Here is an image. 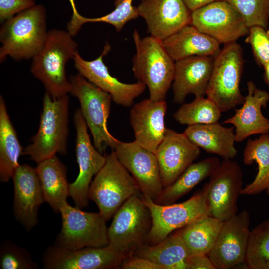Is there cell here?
<instances>
[{
    "instance_id": "6da1fadb",
    "label": "cell",
    "mask_w": 269,
    "mask_h": 269,
    "mask_svg": "<svg viewBox=\"0 0 269 269\" xmlns=\"http://www.w3.org/2000/svg\"><path fill=\"white\" fill-rule=\"evenodd\" d=\"M68 32L59 29L48 31L46 41L32 58L31 72L43 84L53 99L70 93L71 83L66 77V65L77 50L78 44Z\"/></svg>"
},
{
    "instance_id": "7a4b0ae2",
    "label": "cell",
    "mask_w": 269,
    "mask_h": 269,
    "mask_svg": "<svg viewBox=\"0 0 269 269\" xmlns=\"http://www.w3.org/2000/svg\"><path fill=\"white\" fill-rule=\"evenodd\" d=\"M46 10L41 4L4 21L0 29V62L7 56L16 61L33 58L47 39Z\"/></svg>"
},
{
    "instance_id": "3957f363",
    "label": "cell",
    "mask_w": 269,
    "mask_h": 269,
    "mask_svg": "<svg viewBox=\"0 0 269 269\" xmlns=\"http://www.w3.org/2000/svg\"><path fill=\"white\" fill-rule=\"evenodd\" d=\"M133 38L136 48L132 59L134 77L148 88L151 99L165 100L173 81L175 62L162 41L152 36L141 38L136 29Z\"/></svg>"
},
{
    "instance_id": "277c9868",
    "label": "cell",
    "mask_w": 269,
    "mask_h": 269,
    "mask_svg": "<svg viewBox=\"0 0 269 269\" xmlns=\"http://www.w3.org/2000/svg\"><path fill=\"white\" fill-rule=\"evenodd\" d=\"M69 97L53 99L45 92L37 133L32 142L25 147L22 155L28 156L37 163L59 153L67 152Z\"/></svg>"
},
{
    "instance_id": "5b68a950",
    "label": "cell",
    "mask_w": 269,
    "mask_h": 269,
    "mask_svg": "<svg viewBox=\"0 0 269 269\" xmlns=\"http://www.w3.org/2000/svg\"><path fill=\"white\" fill-rule=\"evenodd\" d=\"M140 191L136 181L113 151L106 155L104 165L91 182L88 198L95 202L99 212L108 221L126 200Z\"/></svg>"
},
{
    "instance_id": "8992f818",
    "label": "cell",
    "mask_w": 269,
    "mask_h": 269,
    "mask_svg": "<svg viewBox=\"0 0 269 269\" xmlns=\"http://www.w3.org/2000/svg\"><path fill=\"white\" fill-rule=\"evenodd\" d=\"M152 225L149 208L143 198L134 194L113 215L108 228L109 244L130 257L147 244Z\"/></svg>"
},
{
    "instance_id": "52a82bcc",
    "label": "cell",
    "mask_w": 269,
    "mask_h": 269,
    "mask_svg": "<svg viewBox=\"0 0 269 269\" xmlns=\"http://www.w3.org/2000/svg\"><path fill=\"white\" fill-rule=\"evenodd\" d=\"M244 63L243 49L236 42L225 44L214 56L206 95L222 112L242 105L245 101L240 90Z\"/></svg>"
},
{
    "instance_id": "ba28073f",
    "label": "cell",
    "mask_w": 269,
    "mask_h": 269,
    "mask_svg": "<svg viewBox=\"0 0 269 269\" xmlns=\"http://www.w3.org/2000/svg\"><path fill=\"white\" fill-rule=\"evenodd\" d=\"M69 81L70 93L79 100L80 110L91 132L94 146L101 153L107 147L114 150L120 141L110 134L107 127L111 95L79 73L72 75Z\"/></svg>"
},
{
    "instance_id": "9c48e42d",
    "label": "cell",
    "mask_w": 269,
    "mask_h": 269,
    "mask_svg": "<svg viewBox=\"0 0 269 269\" xmlns=\"http://www.w3.org/2000/svg\"><path fill=\"white\" fill-rule=\"evenodd\" d=\"M60 213L61 228L54 245L74 250L109 244L107 221L99 212H85L67 203L61 208Z\"/></svg>"
},
{
    "instance_id": "30bf717a",
    "label": "cell",
    "mask_w": 269,
    "mask_h": 269,
    "mask_svg": "<svg viewBox=\"0 0 269 269\" xmlns=\"http://www.w3.org/2000/svg\"><path fill=\"white\" fill-rule=\"evenodd\" d=\"M243 172L233 159H223L204 184L209 215L223 222L238 211L237 201L243 189Z\"/></svg>"
},
{
    "instance_id": "8fae6325",
    "label": "cell",
    "mask_w": 269,
    "mask_h": 269,
    "mask_svg": "<svg viewBox=\"0 0 269 269\" xmlns=\"http://www.w3.org/2000/svg\"><path fill=\"white\" fill-rule=\"evenodd\" d=\"M143 199L151 212L152 219L147 243L148 245L157 244L173 231L209 215L205 192L203 188L180 203L161 205L149 198L143 196Z\"/></svg>"
},
{
    "instance_id": "7c38bea8",
    "label": "cell",
    "mask_w": 269,
    "mask_h": 269,
    "mask_svg": "<svg viewBox=\"0 0 269 269\" xmlns=\"http://www.w3.org/2000/svg\"><path fill=\"white\" fill-rule=\"evenodd\" d=\"M128 258L110 244L74 250L53 245L44 253L42 263L46 269H120Z\"/></svg>"
},
{
    "instance_id": "4fadbf2b",
    "label": "cell",
    "mask_w": 269,
    "mask_h": 269,
    "mask_svg": "<svg viewBox=\"0 0 269 269\" xmlns=\"http://www.w3.org/2000/svg\"><path fill=\"white\" fill-rule=\"evenodd\" d=\"M191 25L224 45L236 42L249 31L243 17L225 0L192 11Z\"/></svg>"
},
{
    "instance_id": "5bb4252c",
    "label": "cell",
    "mask_w": 269,
    "mask_h": 269,
    "mask_svg": "<svg viewBox=\"0 0 269 269\" xmlns=\"http://www.w3.org/2000/svg\"><path fill=\"white\" fill-rule=\"evenodd\" d=\"M250 225V215L246 210L223 222L215 244L208 253L216 269L246 267Z\"/></svg>"
},
{
    "instance_id": "9a60e30c",
    "label": "cell",
    "mask_w": 269,
    "mask_h": 269,
    "mask_svg": "<svg viewBox=\"0 0 269 269\" xmlns=\"http://www.w3.org/2000/svg\"><path fill=\"white\" fill-rule=\"evenodd\" d=\"M73 120L76 131V155L79 172L76 180L69 183V195L76 206L83 208L88 205V191L92 179L106 161L91 142L87 126L80 109L76 110Z\"/></svg>"
},
{
    "instance_id": "2e32d148",
    "label": "cell",
    "mask_w": 269,
    "mask_h": 269,
    "mask_svg": "<svg viewBox=\"0 0 269 269\" xmlns=\"http://www.w3.org/2000/svg\"><path fill=\"white\" fill-rule=\"evenodd\" d=\"M113 151L120 162L136 181L143 196L154 201L163 190L155 153L141 147L135 141H120Z\"/></svg>"
},
{
    "instance_id": "e0dca14e",
    "label": "cell",
    "mask_w": 269,
    "mask_h": 269,
    "mask_svg": "<svg viewBox=\"0 0 269 269\" xmlns=\"http://www.w3.org/2000/svg\"><path fill=\"white\" fill-rule=\"evenodd\" d=\"M110 50V45L106 42L101 54L91 61L83 59L77 51L73 58L75 67L87 80L110 94L116 104L125 107H131L134 100L144 92L146 86L139 81L125 83L112 76L103 61L104 56Z\"/></svg>"
},
{
    "instance_id": "ac0fdd59",
    "label": "cell",
    "mask_w": 269,
    "mask_h": 269,
    "mask_svg": "<svg viewBox=\"0 0 269 269\" xmlns=\"http://www.w3.org/2000/svg\"><path fill=\"white\" fill-rule=\"evenodd\" d=\"M137 7L151 36L162 41L191 25L192 11L183 0H141Z\"/></svg>"
},
{
    "instance_id": "d6986e66",
    "label": "cell",
    "mask_w": 269,
    "mask_h": 269,
    "mask_svg": "<svg viewBox=\"0 0 269 269\" xmlns=\"http://www.w3.org/2000/svg\"><path fill=\"white\" fill-rule=\"evenodd\" d=\"M200 148L184 133L166 128L155 154L163 188L172 184L199 156Z\"/></svg>"
},
{
    "instance_id": "ffe728a7",
    "label": "cell",
    "mask_w": 269,
    "mask_h": 269,
    "mask_svg": "<svg viewBox=\"0 0 269 269\" xmlns=\"http://www.w3.org/2000/svg\"><path fill=\"white\" fill-rule=\"evenodd\" d=\"M14 186L13 214L15 219L30 231L38 223V211L45 202L35 168L20 165L12 177Z\"/></svg>"
},
{
    "instance_id": "44dd1931",
    "label": "cell",
    "mask_w": 269,
    "mask_h": 269,
    "mask_svg": "<svg viewBox=\"0 0 269 269\" xmlns=\"http://www.w3.org/2000/svg\"><path fill=\"white\" fill-rule=\"evenodd\" d=\"M167 109L165 100L154 101L149 98L134 104L130 110V122L134 141L154 153L165 135Z\"/></svg>"
},
{
    "instance_id": "7402d4cb",
    "label": "cell",
    "mask_w": 269,
    "mask_h": 269,
    "mask_svg": "<svg viewBox=\"0 0 269 269\" xmlns=\"http://www.w3.org/2000/svg\"><path fill=\"white\" fill-rule=\"evenodd\" d=\"M247 86L248 93L242 106L224 121L233 125L236 142H241L254 134L269 133V120L261 111L269 101V93L257 88L252 81L248 82Z\"/></svg>"
},
{
    "instance_id": "603a6c76",
    "label": "cell",
    "mask_w": 269,
    "mask_h": 269,
    "mask_svg": "<svg viewBox=\"0 0 269 269\" xmlns=\"http://www.w3.org/2000/svg\"><path fill=\"white\" fill-rule=\"evenodd\" d=\"M214 59V56H194L175 61L172 82L174 103H184L189 94H193L195 97H204Z\"/></svg>"
},
{
    "instance_id": "cb8c5ba5",
    "label": "cell",
    "mask_w": 269,
    "mask_h": 269,
    "mask_svg": "<svg viewBox=\"0 0 269 269\" xmlns=\"http://www.w3.org/2000/svg\"><path fill=\"white\" fill-rule=\"evenodd\" d=\"M196 146L223 159H233L237 154L234 127H227L218 122L188 126L184 132Z\"/></svg>"
},
{
    "instance_id": "d4e9b609",
    "label": "cell",
    "mask_w": 269,
    "mask_h": 269,
    "mask_svg": "<svg viewBox=\"0 0 269 269\" xmlns=\"http://www.w3.org/2000/svg\"><path fill=\"white\" fill-rule=\"evenodd\" d=\"M166 50L175 62L194 56H215L220 43L212 37L188 25L162 41Z\"/></svg>"
},
{
    "instance_id": "484cf974",
    "label": "cell",
    "mask_w": 269,
    "mask_h": 269,
    "mask_svg": "<svg viewBox=\"0 0 269 269\" xmlns=\"http://www.w3.org/2000/svg\"><path fill=\"white\" fill-rule=\"evenodd\" d=\"M36 170L39 178L45 202L56 213L67 203L69 183L66 166L55 155L37 163Z\"/></svg>"
},
{
    "instance_id": "4316f807",
    "label": "cell",
    "mask_w": 269,
    "mask_h": 269,
    "mask_svg": "<svg viewBox=\"0 0 269 269\" xmlns=\"http://www.w3.org/2000/svg\"><path fill=\"white\" fill-rule=\"evenodd\" d=\"M133 256L147 258L162 269H188L190 256L180 229L157 244H145Z\"/></svg>"
},
{
    "instance_id": "83f0119b",
    "label": "cell",
    "mask_w": 269,
    "mask_h": 269,
    "mask_svg": "<svg viewBox=\"0 0 269 269\" xmlns=\"http://www.w3.org/2000/svg\"><path fill=\"white\" fill-rule=\"evenodd\" d=\"M15 130L8 115L5 101L0 96V181L7 182L20 165L23 153Z\"/></svg>"
},
{
    "instance_id": "f1b7e54d",
    "label": "cell",
    "mask_w": 269,
    "mask_h": 269,
    "mask_svg": "<svg viewBox=\"0 0 269 269\" xmlns=\"http://www.w3.org/2000/svg\"><path fill=\"white\" fill-rule=\"evenodd\" d=\"M246 165L255 162L258 172L254 180L241 190L243 195H256L265 191L269 195V134H262L255 139H248L243 153Z\"/></svg>"
},
{
    "instance_id": "f546056e",
    "label": "cell",
    "mask_w": 269,
    "mask_h": 269,
    "mask_svg": "<svg viewBox=\"0 0 269 269\" xmlns=\"http://www.w3.org/2000/svg\"><path fill=\"white\" fill-rule=\"evenodd\" d=\"M220 163V160L216 157L206 158L193 163L172 184L163 188L154 202L161 205L174 203L202 181L209 177Z\"/></svg>"
},
{
    "instance_id": "4dcf8cb0",
    "label": "cell",
    "mask_w": 269,
    "mask_h": 269,
    "mask_svg": "<svg viewBox=\"0 0 269 269\" xmlns=\"http://www.w3.org/2000/svg\"><path fill=\"white\" fill-rule=\"evenodd\" d=\"M223 222L209 215L180 229L190 256L208 254L214 246Z\"/></svg>"
},
{
    "instance_id": "1f68e13d",
    "label": "cell",
    "mask_w": 269,
    "mask_h": 269,
    "mask_svg": "<svg viewBox=\"0 0 269 269\" xmlns=\"http://www.w3.org/2000/svg\"><path fill=\"white\" fill-rule=\"evenodd\" d=\"M133 0H115L114 9L103 16L89 18L80 15L75 6L71 20L67 25L68 32L73 36L75 35L81 26L88 22H104L113 26L117 31H120L129 21L139 16L137 7L132 4Z\"/></svg>"
},
{
    "instance_id": "d6a6232c",
    "label": "cell",
    "mask_w": 269,
    "mask_h": 269,
    "mask_svg": "<svg viewBox=\"0 0 269 269\" xmlns=\"http://www.w3.org/2000/svg\"><path fill=\"white\" fill-rule=\"evenodd\" d=\"M222 112L211 100L204 97H195L192 102L183 103L173 114L178 123L188 126L218 122Z\"/></svg>"
},
{
    "instance_id": "836d02e7",
    "label": "cell",
    "mask_w": 269,
    "mask_h": 269,
    "mask_svg": "<svg viewBox=\"0 0 269 269\" xmlns=\"http://www.w3.org/2000/svg\"><path fill=\"white\" fill-rule=\"evenodd\" d=\"M245 264L249 269H269V219L250 231Z\"/></svg>"
},
{
    "instance_id": "e575fe53",
    "label": "cell",
    "mask_w": 269,
    "mask_h": 269,
    "mask_svg": "<svg viewBox=\"0 0 269 269\" xmlns=\"http://www.w3.org/2000/svg\"><path fill=\"white\" fill-rule=\"evenodd\" d=\"M243 17L247 27L260 26L268 28L269 0H225Z\"/></svg>"
},
{
    "instance_id": "d590c367",
    "label": "cell",
    "mask_w": 269,
    "mask_h": 269,
    "mask_svg": "<svg viewBox=\"0 0 269 269\" xmlns=\"http://www.w3.org/2000/svg\"><path fill=\"white\" fill-rule=\"evenodd\" d=\"M37 264L29 252L9 240L2 242L0 247V269H37Z\"/></svg>"
},
{
    "instance_id": "8d00e7d4",
    "label": "cell",
    "mask_w": 269,
    "mask_h": 269,
    "mask_svg": "<svg viewBox=\"0 0 269 269\" xmlns=\"http://www.w3.org/2000/svg\"><path fill=\"white\" fill-rule=\"evenodd\" d=\"M249 29L245 42L251 45L257 64L263 67L269 62V29L260 26H254Z\"/></svg>"
},
{
    "instance_id": "74e56055",
    "label": "cell",
    "mask_w": 269,
    "mask_h": 269,
    "mask_svg": "<svg viewBox=\"0 0 269 269\" xmlns=\"http://www.w3.org/2000/svg\"><path fill=\"white\" fill-rule=\"evenodd\" d=\"M35 5V0H0V20L2 23Z\"/></svg>"
},
{
    "instance_id": "f35d334b",
    "label": "cell",
    "mask_w": 269,
    "mask_h": 269,
    "mask_svg": "<svg viewBox=\"0 0 269 269\" xmlns=\"http://www.w3.org/2000/svg\"><path fill=\"white\" fill-rule=\"evenodd\" d=\"M120 269H162L152 261L143 257L132 256L124 262Z\"/></svg>"
},
{
    "instance_id": "ab89813d",
    "label": "cell",
    "mask_w": 269,
    "mask_h": 269,
    "mask_svg": "<svg viewBox=\"0 0 269 269\" xmlns=\"http://www.w3.org/2000/svg\"><path fill=\"white\" fill-rule=\"evenodd\" d=\"M188 269H216L208 254L190 256L188 259Z\"/></svg>"
},
{
    "instance_id": "60d3db41",
    "label": "cell",
    "mask_w": 269,
    "mask_h": 269,
    "mask_svg": "<svg viewBox=\"0 0 269 269\" xmlns=\"http://www.w3.org/2000/svg\"><path fill=\"white\" fill-rule=\"evenodd\" d=\"M218 0H183L191 11H194L210 3Z\"/></svg>"
},
{
    "instance_id": "b9f144b4",
    "label": "cell",
    "mask_w": 269,
    "mask_h": 269,
    "mask_svg": "<svg viewBox=\"0 0 269 269\" xmlns=\"http://www.w3.org/2000/svg\"><path fill=\"white\" fill-rule=\"evenodd\" d=\"M264 73V80L266 84L269 87V62L266 63L263 66Z\"/></svg>"
}]
</instances>
